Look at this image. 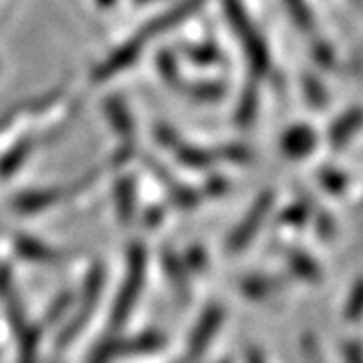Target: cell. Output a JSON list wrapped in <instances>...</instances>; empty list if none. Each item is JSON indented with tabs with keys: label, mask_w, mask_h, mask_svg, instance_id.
Listing matches in <instances>:
<instances>
[{
	"label": "cell",
	"mask_w": 363,
	"mask_h": 363,
	"mask_svg": "<svg viewBox=\"0 0 363 363\" xmlns=\"http://www.w3.org/2000/svg\"><path fill=\"white\" fill-rule=\"evenodd\" d=\"M145 250L142 245H133L130 248V255H128V271H125V279L121 283V289L117 293L116 305L111 309L109 315V327L117 331L121 329L123 323L128 321V317L133 311L140 293H142L143 279H145Z\"/></svg>",
	"instance_id": "1"
},
{
	"label": "cell",
	"mask_w": 363,
	"mask_h": 363,
	"mask_svg": "<svg viewBox=\"0 0 363 363\" xmlns=\"http://www.w3.org/2000/svg\"><path fill=\"white\" fill-rule=\"evenodd\" d=\"M272 206H274V192L267 190V192H260L257 196V200L250 204L248 212L242 216V220L238 222L236 228L228 234V240H226L228 252H233V255L242 252L252 242V238L257 236V233L262 228V224L269 218Z\"/></svg>",
	"instance_id": "2"
},
{
	"label": "cell",
	"mask_w": 363,
	"mask_h": 363,
	"mask_svg": "<svg viewBox=\"0 0 363 363\" xmlns=\"http://www.w3.org/2000/svg\"><path fill=\"white\" fill-rule=\"evenodd\" d=\"M104 283H105V272L104 269L97 264V267L87 274V279H85L83 295H81V305H79L77 313L71 317V321L65 325V329H63V333H61V337H59V345H67V343H71V341L79 335V331L87 325V321L91 319V313H93L95 305H97V301H99V297H101Z\"/></svg>",
	"instance_id": "3"
},
{
	"label": "cell",
	"mask_w": 363,
	"mask_h": 363,
	"mask_svg": "<svg viewBox=\"0 0 363 363\" xmlns=\"http://www.w3.org/2000/svg\"><path fill=\"white\" fill-rule=\"evenodd\" d=\"M222 323H224V309H222V305H218V303L208 305L204 313L200 315L196 327L192 329L190 339H188V350H186L188 362L196 363L206 353L208 345L218 335Z\"/></svg>",
	"instance_id": "4"
},
{
	"label": "cell",
	"mask_w": 363,
	"mask_h": 363,
	"mask_svg": "<svg viewBox=\"0 0 363 363\" xmlns=\"http://www.w3.org/2000/svg\"><path fill=\"white\" fill-rule=\"evenodd\" d=\"M142 37L123 43L117 51H113L111 55H107L104 61L95 67V71H93V81H95V83H104V81H107L109 77H113L117 73L125 71V69L133 65L135 59L142 55Z\"/></svg>",
	"instance_id": "5"
},
{
	"label": "cell",
	"mask_w": 363,
	"mask_h": 363,
	"mask_svg": "<svg viewBox=\"0 0 363 363\" xmlns=\"http://www.w3.org/2000/svg\"><path fill=\"white\" fill-rule=\"evenodd\" d=\"M69 196H73V188H63V186H52V188H39V190H28L25 194H21L14 200V210L18 214H39L45 212L47 208L55 206L59 202L67 200Z\"/></svg>",
	"instance_id": "6"
},
{
	"label": "cell",
	"mask_w": 363,
	"mask_h": 363,
	"mask_svg": "<svg viewBox=\"0 0 363 363\" xmlns=\"http://www.w3.org/2000/svg\"><path fill=\"white\" fill-rule=\"evenodd\" d=\"M204 4V0H182L180 4H176V6H172L169 11H166V13L162 14L160 18H156V21H152L150 25L145 26L142 30V37L143 40L152 39V37H156V35H160L162 30H166V28H172V26L180 25V23H184L190 14H194L200 6Z\"/></svg>",
	"instance_id": "7"
},
{
	"label": "cell",
	"mask_w": 363,
	"mask_h": 363,
	"mask_svg": "<svg viewBox=\"0 0 363 363\" xmlns=\"http://www.w3.org/2000/svg\"><path fill=\"white\" fill-rule=\"evenodd\" d=\"M14 250L25 260L37 262V264H57L63 260V255L57 248L49 247L43 240L28 234H18L14 238Z\"/></svg>",
	"instance_id": "8"
},
{
	"label": "cell",
	"mask_w": 363,
	"mask_h": 363,
	"mask_svg": "<svg viewBox=\"0 0 363 363\" xmlns=\"http://www.w3.org/2000/svg\"><path fill=\"white\" fill-rule=\"evenodd\" d=\"M363 128V109L362 107H355V109H350L345 111L343 116L339 117L337 121L331 125L329 130V143L331 147L339 152L343 150L347 143L362 131Z\"/></svg>",
	"instance_id": "9"
},
{
	"label": "cell",
	"mask_w": 363,
	"mask_h": 363,
	"mask_svg": "<svg viewBox=\"0 0 363 363\" xmlns=\"http://www.w3.org/2000/svg\"><path fill=\"white\" fill-rule=\"evenodd\" d=\"M315 143H317V138H315L311 128L309 125H297V128L286 130L283 140H281V147H283L286 157L298 160V157L309 156L315 150Z\"/></svg>",
	"instance_id": "10"
},
{
	"label": "cell",
	"mask_w": 363,
	"mask_h": 363,
	"mask_svg": "<svg viewBox=\"0 0 363 363\" xmlns=\"http://www.w3.org/2000/svg\"><path fill=\"white\" fill-rule=\"evenodd\" d=\"M162 264H164V271L168 274V281L172 289L176 291V295L182 298V301H186L188 295H190V269L184 264V260L176 255V252H172V250H164L162 252Z\"/></svg>",
	"instance_id": "11"
},
{
	"label": "cell",
	"mask_w": 363,
	"mask_h": 363,
	"mask_svg": "<svg viewBox=\"0 0 363 363\" xmlns=\"http://www.w3.org/2000/svg\"><path fill=\"white\" fill-rule=\"evenodd\" d=\"M286 264H289L291 272L305 283H321L323 281V271H321L319 262L305 250H298V248L291 250L286 255Z\"/></svg>",
	"instance_id": "12"
},
{
	"label": "cell",
	"mask_w": 363,
	"mask_h": 363,
	"mask_svg": "<svg viewBox=\"0 0 363 363\" xmlns=\"http://www.w3.org/2000/svg\"><path fill=\"white\" fill-rule=\"evenodd\" d=\"M283 286V281L277 277H267V274H250L247 279H242L240 283V293L245 297L252 301H262V298L271 297L274 293H279V289Z\"/></svg>",
	"instance_id": "13"
},
{
	"label": "cell",
	"mask_w": 363,
	"mask_h": 363,
	"mask_svg": "<svg viewBox=\"0 0 363 363\" xmlns=\"http://www.w3.org/2000/svg\"><path fill=\"white\" fill-rule=\"evenodd\" d=\"M33 152V142L30 140H21L6 150L2 156H0V180H9L13 174H16L18 169L25 166V162Z\"/></svg>",
	"instance_id": "14"
},
{
	"label": "cell",
	"mask_w": 363,
	"mask_h": 363,
	"mask_svg": "<svg viewBox=\"0 0 363 363\" xmlns=\"http://www.w3.org/2000/svg\"><path fill=\"white\" fill-rule=\"evenodd\" d=\"M105 116L109 119V123L113 125V130L125 138H130L133 133V117L130 113L128 104L121 97H109L105 101Z\"/></svg>",
	"instance_id": "15"
},
{
	"label": "cell",
	"mask_w": 363,
	"mask_h": 363,
	"mask_svg": "<svg viewBox=\"0 0 363 363\" xmlns=\"http://www.w3.org/2000/svg\"><path fill=\"white\" fill-rule=\"evenodd\" d=\"M18 335V355L16 363H37L39 359V339L40 333L35 325L26 323L21 331H16Z\"/></svg>",
	"instance_id": "16"
},
{
	"label": "cell",
	"mask_w": 363,
	"mask_h": 363,
	"mask_svg": "<svg viewBox=\"0 0 363 363\" xmlns=\"http://www.w3.org/2000/svg\"><path fill=\"white\" fill-rule=\"evenodd\" d=\"M116 208L121 222H130L135 212V184L131 178H121L116 184Z\"/></svg>",
	"instance_id": "17"
},
{
	"label": "cell",
	"mask_w": 363,
	"mask_h": 363,
	"mask_svg": "<svg viewBox=\"0 0 363 363\" xmlns=\"http://www.w3.org/2000/svg\"><path fill=\"white\" fill-rule=\"evenodd\" d=\"M285 6L293 23L305 33L313 37L317 33V21H315V14H313L311 6L307 4V0H285Z\"/></svg>",
	"instance_id": "18"
},
{
	"label": "cell",
	"mask_w": 363,
	"mask_h": 363,
	"mask_svg": "<svg viewBox=\"0 0 363 363\" xmlns=\"http://www.w3.org/2000/svg\"><path fill=\"white\" fill-rule=\"evenodd\" d=\"M343 319L347 323H359L363 319V277L353 283L350 295L345 298Z\"/></svg>",
	"instance_id": "19"
},
{
	"label": "cell",
	"mask_w": 363,
	"mask_h": 363,
	"mask_svg": "<svg viewBox=\"0 0 363 363\" xmlns=\"http://www.w3.org/2000/svg\"><path fill=\"white\" fill-rule=\"evenodd\" d=\"M186 93L196 99V101H204V104H210V101H218L222 95L226 93V87L218 83V81H202V83H196V85H190Z\"/></svg>",
	"instance_id": "20"
},
{
	"label": "cell",
	"mask_w": 363,
	"mask_h": 363,
	"mask_svg": "<svg viewBox=\"0 0 363 363\" xmlns=\"http://www.w3.org/2000/svg\"><path fill=\"white\" fill-rule=\"evenodd\" d=\"M186 57L200 67H212L218 65L222 61V55L218 51L216 45H210V43H204V45H194L186 51Z\"/></svg>",
	"instance_id": "21"
},
{
	"label": "cell",
	"mask_w": 363,
	"mask_h": 363,
	"mask_svg": "<svg viewBox=\"0 0 363 363\" xmlns=\"http://www.w3.org/2000/svg\"><path fill=\"white\" fill-rule=\"evenodd\" d=\"M257 105H259V93L250 85L242 93L240 104L236 107V119H238V123H245V125L250 123L255 119V116H257Z\"/></svg>",
	"instance_id": "22"
},
{
	"label": "cell",
	"mask_w": 363,
	"mask_h": 363,
	"mask_svg": "<svg viewBox=\"0 0 363 363\" xmlns=\"http://www.w3.org/2000/svg\"><path fill=\"white\" fill-rule=\"evenodd\" d=\"M319 182H321V186H323L327 192H331V194L341 196L345 190H347V176L341 172V169L335 168H327L323 169L321 174H319Z\"/></svg>",
	"instance_id": "23"
},
{
	"label": "cell",
	"mask_w": 363,
	"mask_h": 363,
	"mask_svg": "<svg viewBox=\"0 0 363 363\" xmlns=\"http://www.w3.org/2000/svg\"><path fill=\"white\" fill-rule=\"evenodd\" d=\"M157 71L160 75L166 79L168 83H178L180 81V69L178 61L169 51H164L157 55Z\"/></svg>",
	"instance_id": "24"
},
{
	"label": "cell",
	"mask_w": 363,
	"mask_h": 363,
	"mask_svg": "<svg viewBox=\"0 0 363 363\" xmlns=\"http://www.w3.org/2000/svg\"><path fill=\"white\" fill-rule=\"evenodd\" d=\"M169 196H172L176 206L186 208V210L198 206V202H200V194L196 190L188 188V186H180V184H172V194Z\"/></svg>",
	"instance_id": "25"
},
{
	"label": "cell",
	"mask_w": 363,
	"mask_h": 363,
	"mask_svg": "<svg viewBox=\"0 0 363 363\" xmlns=\"http://www.w3.org/2000/svg\"><path fill=\"white\" fill-rule=\"evenodd\" d=\"M309 216H311V206L305 204V202H298L295 206L286 208L285 212H283V216H281V222L286 224V226L297 228V226H303L305 222L309 220Z\"/></svg>",
	"instance_id": "26"
},
{
	"label": "cell",
	"mask_w": 363,
	"mask_h": 363,
	"mask_svg": "<svg viewBox=\"0 0 363 363\" xmlns=\"http://www.w3.org/2000/svg\"><path fill=\"white\" fill-rule=\"evenodd\" d=\"M71 303H73V297H71L69 293H61L59 297L52 301V305L47 309V313H45V323L59 321V319H61V315L71 307Z\"/></svg>",
	"instance_id": "27"
},
{
	"label": "cell",
	"mask_w": 363,
	"mask_h": 363,
	"mask_svg": "<svg viewBox=\"0 0 363 363\" xmlns=\"http://www.w3.org/2000/svg\"><path fill=\"white\" fill-rule=\"evenodd\" d=\"M220 157L228 160V162H233V164H248V162L252 160V154H250V150L245 147V145L230 143V145L222 147Z\"/></svg>",
	"instance_id": "28"
},
{
	"label": "cell",
	"mask_w": 363,
	"mask_h": 363,
	"mask_svg": "<svg viewBox=\"0 0 363 363\" xmlns=\"http://www.w3.org/2000/svg\"><path fill=\"white\" fill-rule=\"evenodd\" d=\"M305 93H307V97H309V101H311L313 105H323L325 101H327V93H325L323 85L317 81L315 77H305Z\"/></svg>",
	"instance_id": "29"
},
{
	"label": "cell",
	"mask_w": 363,
	"mask_h": 363,
	"mask_svg": "<svg viewBox=\"0 0 363 363\" xmlns=\"http://www.w3.org/2000/svg\"><path fill=\"white\" fill-rule=\"evenodd\" d=\"M343 362L363 363V345L359 341H347L343 345Z\"/></svg>",
	"instance_id": "30"
},
{
	"label": "cell",
	"mask_w": 363,
	"mask_h": 363,
	"mask_svg": "<svg viewBox=\"0 0 363 363\" xmlns=\"http://www.w3.org/2000/svg\"><path fill=\"white\" fill-rule=\"evenodd\" d=\"M303 350H305V357L309 363H325L321 350H319V343L315 341V337H305L303 339Z\"/></svg>",
	"instance_id": "31"
},
{
	"label": "cell",
	"mask_w": 363,
	"mask_h": 363,
	"mask_svg": "<svg viewBox=\"0 0 363 363\" xmlns=\"http://www.w3.org/2000/svg\"><path fill=\"white\" fill-rule=\"evenodd\" d=\"M335 222L333 218L329 216V214H319L317 216V234L321 236V238H333L335 236Z\"/></svg>",
	"instance_id": "32"
},
{
	"label": "cell",
	"mask_w": 363,
	"mask_h": 363,
	"mask_svg": "<svg viewBox=\"0 0 363 363\" xmlns=\"http://www.w3.org/2000/svg\"><path fill=\"white\" fill-rule=\"evenodd\" d=\"M204 264H206V252L200 247L190 248V252H188V267H194L196 271H200V269H204Z\"/></svg>",
	"instance_id": "33"
},
{
	"label": "cell",
	"mask_w": 363,
	"mask_h": 363,
	"mask_svg": "<svg viewBox=\"0 0 363 363\" xmlns=\"http://www.w3.org/2000/svg\"><path fill=\"white\" fill-rule=\"evenodd\" d=\"M226 190H228V182L226 178H212V180L208 182V192L212 196H222L226 194Z\"/></svg>",
	"instance_id": "34"
},
{
	"label": "cell",
	"mask_w": 363,
	"mask_h": 363,
	"mask_svg": "<svg viewBox=\"0 0 363 363\" xmlns=\"http://www.w3.org/2000/svg\"><path fill=\"white\" fill-rule=\"evenodd\" d=\"M162 218H164V212H162L160 208H154V210H152V212H150V214L145 216V220L150 222L152 226H156L157 222L162 220Z\"/></svg>",
	"instance_id": "35"
},
{
	"label": "cell",
	"mask_w": 363,
	"mask_h": 363,
	"mask_svg": "<svg viewBox=\"0 0 363 363\" xmlns=\"http://www.w3.org/2000/svg\"><path fill=\"white\" fill-rule=\"evenodd\" d=\"M247 363H264V359H262V355H260L259 351H248L247 355Z\"/></svg>",
	"instance_id": "36"
},
{
	"label": "cell",
	"mask_w": 363,
	"mask_h": 363,
	"mask_svg": "<svg viewBox=\"0 0 363 363\" xmlns=\"http://www.w3.org/2000/svg\"><path fill=\"white\" fill-rule=\"evenodd\" d=\"M97 2H99L101 6H113L117 0H97Z\"/></svg>",
	"instance_id": "37"
},
{
	"label": "cell",
	"mask_w": 363,
	"mask_h": 363,
	"mask_svg": "<svg viewBox=\"0 0 363 363\" xmlns=\"http://www.w3.org/2000/svg\"><path fill=\"white\" fill-rule=\"evenodd\" d=\"M150 2H156V0H135V4H150Z\"/></svg>",
	"instance_id": "38"
},
{
	"label": "cell",
	"mask_w": 363,
	"mask_h": 363,
	"mask_svg": "<svg viewBox=\"0 0 363 363\" xmlns=\"http://www.w3.org/2000/svg\"><path fill=\"white\" fill-rule=\"evenodd\" d=\"M353 4H357V6H363V0H351Z\"/></svg>",
	"instance_id": "39"
}]
</instances>
